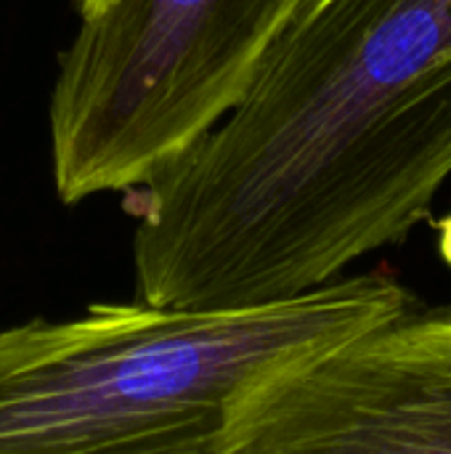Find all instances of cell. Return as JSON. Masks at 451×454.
Listing matches in <instances>:
<instances>
[{"mask_svg":"<svg viewBox=\"0 0 451 454\" xmlns=\"http://www.w3.org/2000/svg\"><path fill=\"white\" fill-rule=\"evenodd\" d=\"M451 176V0H314L247 98L128 192L146 306L303 298L404 239Z\"/></svg>","mask_w":451,"mask_h":454,"instance_id":"1","label":"cell"},{"mask_svg":"<svg viewBox=\"0 0 451 454\" xmlns=\"http://www.w3.org/2000/svg\"><path fill=\"white\" fill-rule=\"evenodd\" d=\"M412 306L385 271L247 311L93 303L0 330V454H221L276 372Z\"/></svg>","mask_w":451,"mask_h":454,"instance_id":"2","label":"cell"},{"mask_svg":"<svg viewBox=\"0 0 451 454\" xmlns=\"http://www.w3.org/2000/svg\"><path fill=\"white\" fill-rule=\"evenodd\" d=\"M314 0H114L58 56L53 184L74 205L133 192L213 133Z\"/></svg>","mask_w":451,"mask_h":454,"instance_id":"3","label":"cell"},{"mask_svg":"<svg viewBox=\"0 0 451 454\" xmlns=\"http://www.w3.org/2000/svg\"><path fill=\"white\" fill-rule=\"evenodd\" d=\"M221 454H451V306H407L276 372Z\"/></svg>","mask_w":451,"mask_h":454,"instance_id":"4","label":"cell"},{"mask_svg":"<svg viewBox=\"0 0 451 454\" xmlns=\"http://www.w3.org/2000/svg\"><path fill=\"white\" fill-rule=\"evenodd\" d=\"M439 250H441V258L447 261V266L451 269V215L439 221Z\"/></svg>","mask_w":451,"mask_h":454,"instance_id":"5","label":"cell"},{"mask_svg":"<svg viewBox=\"0 0 451 454\" xmlns=\"http://www.w3.org/2000/svg\"><path fill=\"white\" fill-rule=\"evenodd\" d=\"M109 3H114V0H74L80 19H85V16H93V13H98V11H104Z\"/></svg>","mask_w":451,"mask_h":454,"instance_id":"6","label":"cell"}]
</instances>
